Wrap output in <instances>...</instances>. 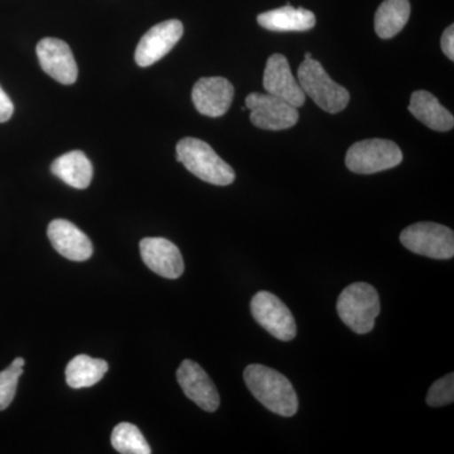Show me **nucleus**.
I'll list each match as a JSON object with an SVG mask.
<instances>
[{"label":"nucleus","instance_id":"nucleus-1","mask_svg":"<svg viewBox=\"0 0 454 454\" xmlns=\"http://www.w3.org/2000/svg\"><path fill=\"white\" fill-rule=\"evenodd\" d=\"M244 380L247 389L268 411L291 418L297 413V393L292 382L277 370L264 365H249L245 369Z\"/></svg>","mask_w":454,"mask_h":454},{"label":"nucleus","instance_id":"nucleus-2","mask_svg":"<svg viewBox=\"0 0 454 454\" xmlns=\"http://www.w3.org/2000/svg\"><path fill=\"white\" fill-rule=\"evenodd\" d=\"M176 151L178 162L202 181L215 186H229L235 181L234 169L203 140H179Z\"/></svg>","mask_w":454,"mask_h":454},{"label":"nucleus","instance_id":"nucleus-3","mask_svg":"<svg viewBox=\"0 0 454 454\" xmlns=\"http://www.w3.org/2000/svg\"><path fill=\"white\" fill-rule=\"evenodd\" d=\"M380 310L378 292L367 283H354L346 286L337 300L340 318L358 334L372 333Z\"/></svg>","mask_w":454,"mask_h":454},{"label":"nucleus","instance_id":"nucleus-4","mask_svg":"<svg viewBox=\"0 0 454 454\" xmlns=\"http://www.w3.org/2000/svg\"><path fill=\"white\" fill-rule=\"evenodd\" d=\"M298 82L304 94L309 95L322 110L337 114L349 103L348 89L334 82L324 66L313 59H306L298 68Z\"/></svg>","mask_w":454,"mask_h":454},{"label":"nucleus","instance_id":"nucleus-5","mask_svg":"<svg viewBox=\"0 0 454 454\" xmlns=\"http://www.w3.org/2000/svg\"><path fill=\"white\" fill-rule=\"evenodd\" d=\"M400 241L409 252L430 259L448 260L454 255V232L434 223H418L406 227Z\"/></svg>","mask_w":454,"mask_h":454},{"label":"nucleus","instance_id":"nucleus-6","mask_svg":"<svg viewBox=\"0 0 454 454\" xmlns=\"http://www.w3.org/2000/svg\"><path fill=\"white\" fill-rule=\"evenodd\" d=\"M402 149L387 139H366L355 143L346 154V166L358 175H372L399 166Z\"/></svg>","mask_w":454,"mask_h":454},{"label":"nucleus","instance_id":"nucleus-7","mask_svg":"<svg viewBox=\"0 0 454 454\" xmlns=\"http://www.w3.org/2000/svg\"><path fill=\"white\" fill-rule=\"evenodd\" d=\"M245 104V107L252 112L250 121L259 129H289L300 121L298 107L274 95L253 92L247 98Z\"/></svg>","mask_w":454,"mask_h":454},{"label":"nucleus","instance_id":"nucleus-8","mask_svg":"<svg viewBox=\"0 0 454 454\" xmlns=\"http://www.w3.org/2000/svg\"><path fill=\"white\" fill-rule=\"evenodd\" d=\"M254 319L276 339L288 342L297 334V325L291 310L273 293L262 291L254 295L252 303Z\"/></svg>","mask_w":454,"mask_h":454},{"label":"nucleus","instance_id":"nucleus-9","mask_svg":"<svg viewBox=\"0 0 454 454\" xmlns=\"http://www.w3.org/2000/svg\"><path fill=\"white\" fill-rule=\"evenodd\" d=\"M184 35V25L177 20H164L143 35L136 50V62L148 67L162 59Z\"/></svg>","mask_w":454,"mask_h":454},{"label":"nucleus","instance_id":"nucleus-10","mask_svg":"<svg viewBox=\"0 0 454 454\" xmlns=\"http://www.w3.org/2000/svg\"><path fill=\"white\" fill-rule=\"evenodd\" d=\"M37 57L42 70L64 85H73L79 76V68L73 51L66 42L43 38L37 44Z\"/></svg>","mask_w":454,"mask_h":454},{"label":"nucleus","instance_id":"nucleus-11","mask_svg":"<svg viewBox=\"0 0 454 454\" xmlns=\"http://www.w3.org/2000/svg\"><path fill=\"white\" fill-rule=\"evenodd\" d=\"M177 380L188 399L208 413L219 409L220 395L210 376L199 364L184 360L177 370Z\"/></svg>","mask_w":454,"mask_h":454},{"label":"nucleus","instance_id":"nucleus-12","mask_svg":"<svg viewBox=\"0 0 454 454\" xmlns=\"http://www.w3.org/2000/svg\"><path fill=\"white\" fill-rule=\"evenodd\" d=\"M262 83L268 94L283 98L293 106L301 107L306 103V94L293 76L288 59L282 53L269 57Z\"/></svg>","mask_w":454,"mask_h":454},{"label":"nucleus","instance_id":"nucleus-13","mask_svg":"<svg viewBox=\"0 0 454 454\" xmlns=\"http://www.w3.org/2000/svg\"><path fill=\"white\" fill-rule=\"evenodd\" d=\"M140 255L146 267L167 279H177L184 271V258L172 241L145 238L140 241Z\"/></svg>","mask_w":454,"mask_h":454},{"label":"nucleus","instance_id":"nucleus-14","mask_svg":"<svg viewBox=\"0 0 454 454\" xmlns=\"http://www.w3.org/2000/svg\"><path fill=\"white\" fill-rule=\"evenodd\" d=\"M235 90L223 77H202L192 90V100L197 112L210 118H219L231 106Z\"/></svg>","mask_w":454,"mask_h":454},{"label":"nucleus","instance_id":"nucleus-15","mask_svg":"<svg viewBox=\"0 0 454 454\" xmlns=\"http://www.w3.org/2000/svg\"><path fill=\"white\" fill-rule=\"evenodd\" d=\"M47 235L53 249L59 255L74 262H85L91 258L94 247L88 235L67 220H53L49 225Z\"/></svg>","mask_w":454,"mask_h":454},{"label":"nucleus","instance_id":"nucleus-16","mask_svg":"<svg viewBox=\"0 0 454 454\" xmlns=\"http://www.w3.org/2000/svg\"><path fill=\"white\" fill-rule=\"evenodd\" d=\"M409 112L414 118L422 121L430 129L437 131H448L453 129L454 118L452 113L442 106L437 98L428 91L419 90L413 92L409 104Z\"/></svg>","mask_w":454,"mask_h":454},{"label":"nucleus","instance_id":"nucleus-17","mask_svg":"<svg viewBox=\"0 0 454 454\" xmlns=\"http://www.w3.org/2000/svg\"><path fill=\"white\" fill-rule=\"evenodd\" d=\"M258 23L271 32H306L316 26V16L307 9L288 4L260 14Z\"/></svg>","mask_w":454,"mask_h":454},{"label":"nucleus","instance_id":"nucleus-18","mask_svg":"<svg viewBox=\"0 0 454 454\" xmlns=\"http://www.w3.org/2000/svg\"><path fill=\"white\" fill-rule=\"evenodd\" d=\"M51 170L56 177L77 190L88 188L94 175L91 162L82 151L62 154L52 163Z\"/></svg>","mask_w":454,"mask_h":454},{"label":"nucleus","instance_id":"nucleus-19","mask_svg":"<svg viewBox=\"0 0 454 454\" xmlns=\"http://www.w3.org/2000/svg\"><path fill=\"white\" fill-rule=\"evenodd\" d=\"M411 17L409 0H385L375 14L376 35L390 40L404 28Z\"/></svg>","mask_w":454,"mask_h":454},{"label":"nucleus","instance_id":"nucleus-20","mask_svg":"<svg viewBox=\"0 0 454 454\" xmlns=\"http://www.w3.org/2000/svg\"><path fill=\"white\" fill-rule=\"evenodd\" d=\"M109 370L106 361L88 355L74 357L66 367V381L73 389L94 387Z\"/></svg>","mask_w":454,"mask_h":454},{"label":"nucleus","instance_id":"nucleus-21","mask_svg":"<svg viewBox=\"0 0 454 454\" xmlns=\"http://www.w3.org/2000/svg\"><path fill=\"white\" fill-rule=\"evenodd\" d=\"M112 446L116 452L121 454H149L152 453L148 442L140 433L138 427L130 423H121L112 433Z\"/></svg>","mask_w":454,"mask_h":454},{"label":"nucleus","instance_id":"nucleus-22","mask_svg":"<svg viewBox=\"0 0 454 454\" xmlns=\"http://www.w3.org/2000/svg\"><path fill=\"white\" fill-rule=\"evenodd\" d=\"M25 364V358L17 357L8 369L0 372V411H5L13 402Z\"/></svg>","mask_w":454,"mask_h":454},{"label":"nucleus","instance_id":"nucleus-23","mask_svg":"<svg viewBox=\"0 0 454 454\" xmlns=\"http://www.w3.org/2000/svg\"><path fill=\"white\" fill-rule=\"evenodd\" d=\"M454 402V375L448 373L444 378L439 379L430 387L427 395V404L438 408L452 404Z\"/></svg>","mask_w":454,"mask_h":454},{"label":"nucleus","instance_id":"nucleus-24","mask_svg":"<svg viewBox=\"0 0 454 454\" xmlns=\"http://www.w3.org/2000/svg\"><path fill=\"white\" fill-rule=\"evenodd\" d=\"M14 113V106L11 98L0 86V122L8 121Z\"/></svg>","mask_w":454,"mask_h":454},{"label":"nucleus","instance_id":"nucleus-25","mask_svg":"<svg viewBox=\"0 0 454 454\" xmlns=\"http://www.w3.org/2000/svg\"><path fill=\"white\" fill-rule=\"evenodd\" d=\"M442 50H443L444 55L453 61L454 59V27L450 26L444 31L441 40Z\"/></svg>","mask_w":454,"mask_h":454},{"label":"nucleus","instance_id":"nucleus-26","mask_svg":"<svg viewBox=\"0 0 454 454\" xmlns=\"http://www.w3.org/2000/svg\"><path fill=\"white\" fill-rule=\"evenodd\" d=\"M306 59H312V55H310V53H306Z\"/></svg>","mask_w":454,"mask_h":454}]
</instances>
